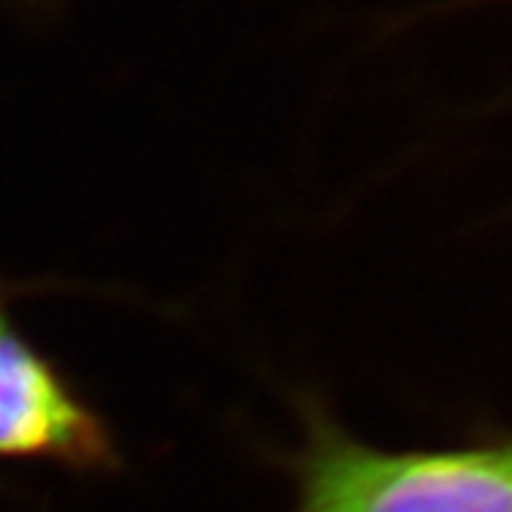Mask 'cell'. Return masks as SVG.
<instances>
[{"label":"cell","instance_id":"cell-1","mask_svg":"<svg viewBox=\"0 0 512 512\" xmlns=\"http://www.w3.org/2000/svg\"><path fill=\"white\" fill-rule=\"evenodd\" d=\"M299 410L293 512H512V444L382 450L350 436L316 399Z\"/></svg>","mask_w":512,"mask_h":512},{"label":"cell","instance_id":"cell-2","mask_svg":"<svg viewBox=\"0 0 512 512\" xmlns=\"http://www.w3.org/2000/svg\"><path fill=\"white\" fill-rule=\"evenodd\" d=\"M0 461L74 473H111L120 461L106 419L9 319L0 325Z\"/></svg>","mask_w":512,"mask_h":512},{"label":"cell","instance_id":"cell-3","mask_svg":"<svg viewBox=\"0 0 512 512\" xmlns=\"http://www.w3.org/2000/svg\"><path fill=\"white\" fill-rule=\"evenodd\" d=\"M6 322V293H3V285H0V325Z\"/></svg>","mask_w":512,"mask_h":512}]
</instances>
